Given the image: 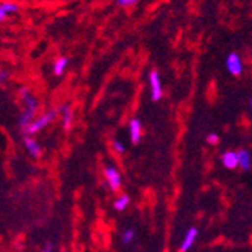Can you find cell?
<instances>
[{"mask_svg": "<svg viewBox=\"0 0 252 252\" xmlns=\"http://www.w3.org/2000/svg\"><path fill=\"white\" fill-rule=\"evenodd\" d=\"M57 110H50V111H47V113H44L42 116H39L38 119H35L33 122H32V125L29 126V128L24 131L26 134H29V135H33V134H36V132H39V131H42L47 125H50L51 123L54 119H56V116H57Z\"/></svg>", "mask_w": 252, "mask_h": 252, "instance_id": "6da1fadb", "label": "cell"}, {"mask_svg": "<svg viewBox=\"0 0 252 252\" xmlns=\"http://www.w3.org/2000/svg\"><path fill=\"white\" fill-rule=\"evenodd\" d=\"M149 84H150V93H152V101L158 102V101L162 99L164 90H162V83H161L159 72L156 69L150 71V74H149Z\"/></svg>", "mask_w": 252, "mask_h": 252, "instance_id": "7a4b0ae2", "label": "cell"}, {"mask_svg": "<svg viewBox=\"0 0 252 252\" xmlns=\"http://www.w3.org/2000/svg\"><path fill=\"white\" fill-rule=\"evenodd\" d=\"M225 66L231 75H234V77H239V75L243 72V62L237 53H230L228 56H227Z\"/></svg>", "mask_w": 252, "mask_h": 252, "instance_id": "3957f363", "label": "cell"}, {"mask_svg": "<svg viewBox=\"0 0 252 252\" xmlns=\"http://www.w3.org/2000/svg\"><path fill=\"white\" fill-rule=\"evenodd\" d=\"M105 179L108 186L111 188V191H119L122 186V174L119 173V170L113 165L105 168Z\"/></svg>", "mask_w": 252, "mask_h": 252, "instance_id": "277c9868", "label": "cell"}, {"mask_svg": "<svg viewBox=\"0 0 252 252\" xmlns=\"http://www.w3.org/2000/svg\"><path fill=\"white\" fill-rule=\"evenodd\" d=\"M129 137L132 144H138L143 137V125L138 119H132L129 122Z\"/></svg>", "mask_w": 252, "mask_h": 252, "instance_id": "5b68a950", "label": "cell"}, {"mask_svg": "<svg viewBox=\"0 0 252 252\" xmlns=\"http://www.w3.org/2000/svg\"><path fill=\"white\" fill-rule=\"evenodd\" d=\"M60 114H62V120H63V128L68 131L71 129V126H72V120H74V114H72V108L68 105V104H63L59 107L57 110Z\"/></svg>", "mask_w": 252, "mask_h": 252, "instance_id": "8992f818", "label": "cell"}, {"mask_svg": "<svg viewBox=\"0 0 252 252\" xmlns=\"http://www.w3.org/2000/svg\"><path fill=\"white\" fill-rule=\"evenodd\" d=\"M35 114H36V110H30V108H26L21 113V116H20V128L23 131H26L32 125V122L35 120Z\"/></svg>", "mask_w": 252, "mask_h": 252, "instance_id": "52a82bcc", "label": "cell"}, {"mask_svg": "<svg viewBox=\"0 0 252 252\" xmlns=\"http://www.w3.org/2000/svg\"><path fill=\"white\" fill-rule=\"evenodd\" d=\"M222 164L225 168L228 170H234L237 165H239V156H237V152H225L222 155Z\"/></svg>", "mask_w": 252, "mask_h": 252, "instance_id": "ba28073f", "label": "cell"}, {"mask_svg": "<svg viewBox=\"0 0 252 252\" xmlns=\"http://www.w3.org/2000/svg\"><path fill=\"white\" fill-rule=\"evenodd\" d=\"M197 236H198L197 228H189V230H188V233H186V236H185V239H183V242H182V245H180V252H186V251H189V249L192 248V245L195 243Z\"/></svg>", "mask_w": 252, "mask_h": 252, "instance_id": "9c48e42d", "label": "cell"}, {"mask_svg": "<svg viewBox=\"0 0 252 252\" xmlns=\"http://www.w3.org/2000/svg\"><path fill=\"white\" fill-rule=\"evenodd\" d=\"M24 146H26L27 152L33 156V158H39L41 156V146L36 140L30 138V137H24Z\"/></svg>", "mask_w": 252, "mask_h": 252, "instance_id": "30bf717a", "label": "cell"}, {"mask_svg": "<svg viewBox=\"0 0 252 252\" xmlns=\"http://www.w3.org/2000/svg\"><path fill=\"white\" fill-rule=\"evenodd\" d=\"M237 156H239V165L243 168V170H249L251 165H252V159H251V155L246 150H239L237 152Z\"/></svg>", "mask_w": 252, "mask_h": 252, "instance_id": "8fae6325", "label": "cell"}, {"mask_svg": "<svg viewBox=\"0 0 252 252\" xmlns=\"http://www.w3.org/2000/svg\"><path fill=\"white\" fill-rule=\"evenodd\" d=\"M129 195H126V194H122V195H119L117 198H116V201H114V209L117 210V212H123L126 207L129 206Z\"/></svg>", "mask_w": 252, "mask_h": 252, "instance_id": "7c38bea8", "label": "cell"}, {"mask_svg": "<svg viewBox=\"0 0 252 252\" xmlns=\"http://www.w3.org/2000/svg\"><path fill=\"white\" fill-rule=\"evenodd\" d=\"M68 65H69V59H68V57H59V59L56 60L53 71H54V74L57 75V77H59V75H63V74H65Z\"/></svg>", "mask_w": 252, "mask_h": 252, "instance_id": "4fadbf2b", "label": "cell"}, {"mask_svg": "<svg viewBox=\"0 0 252 252\" xmlns=\"http://www.w3.org/2000/svg\"><path fill=\"white\" fill-rule=\"evenodd\" d=\"M0 8H2L6 14H14V12H18V9H20V6L17 3H12V2L0 3Z\"/></svg>", "mask_w": 252, "mask_h": 252, "instance_id": "5bb4252c", "label": "cell"}, {"mask_svg": "<svg viewBox=\"0 0 252 252\" xmlns=\"http://www.w3.org/2000/svg\"><path fill=\"white\" fill-rule=\"evenodd\" d=\"M134 237H135V233H134V230L132 228H128L125 233H123V236H122V242L125 243V245H129L132 240H134Z\"/></svg>", "mask_w": 252, "mask_h": 252, "instance_id": "9a60e30c", "label": "cell"}, {"mask_svg": "<svg viewBox=\"0 0 252 252\" xmlns=\"http://www.w3.org/2000/svg\"><path fill=\"white\" fill-rule=\"evenodd\" d=\"M116 2L122 8H129V6H134L138 2V0H116Z\"/></svg>", "mask_w": 252, "mask_h": 252, "instance_id": "2e32d148", "label": "cell"}, {"mask_svg": "<svg viewBox=\"0 0 252 252\" xmlns=\"http://www.w3.org/2000/svg\"><path fill=\"white\" fill-rule=\"evenodd\" d=\"M113 147H114V150H116V153H119V155H123V153H125V146H123L119 140H114Z\"/></svg>", "mask_w": 252, "mask_h": 252, "instance_id": "e0dca14e", "label": "cell"}, {"mask_svg": "<svg viewBox=\"0 0 252 252\" xmlns=\"http://www.w3.org/2000/svg\"><path fill=\"white\" fill-rule=\"evenodd\" d=\"M218 135L216 134H210L209 137H207V143H210V144H215V143H218Z\"/></svg>", "mask_w": 252, "mask_h": 252, "instance_id": "ac0fdd59", "label": "cell"}, {"mask_svg": "<svg viewBox=\"0 0 252 252\" xmlns=\"http://www.w3.org/2000/svg\"><path fill=\"white\" fill-rule=\"evenodd\" d=\"M6 81H8V74L0 69V83H6Z\"/></svg>", "mask_w": 252, "mask_h": 252, "instance_id": "d6986e66", "label": "cell"}, {"mask_svg": "<svg viewBox=\"0 0 252 252\" xmlns=\"http://www.w3.org/2000/svg\"><path fill=\"white\" fill-rule=\"evenodd\" d=\"M6 15H8V14H6V12H5V11L2 9V8H0V23H2V21H3V20L6 18Z\"/></svg>", "mask_w": 252, "mask_h": 252, "instance_id": "ffe728a7", "label": "cell"}, {"mask_svg": "<svg viewBox=\"0 0 252 252\" xmlns=\"http://www.w3.org/2000/svg\"><path fill=\"white\" fill-rule=\"evenodd\" d=\"M42 252H53V246H51V245H47V246L44 248Z\"/></svg>", "mask_w": 252, "mask_h": 252, "instance_id": "44dd1931", "label": "cell"}, {"mask_svg": "<svg viewBox=\"0 0 252 252\" xmlns=\"http://www.w3.org/2000/svg\"><path fill=\"white\" fill-rule=\"evenodd\" d=\"M251 105H252V101H251Z\"/></svg>", "mask_w": 252, "mask_h": 252, "instance_id": "7402d4cb", "label": "cell"}]
</instances>
